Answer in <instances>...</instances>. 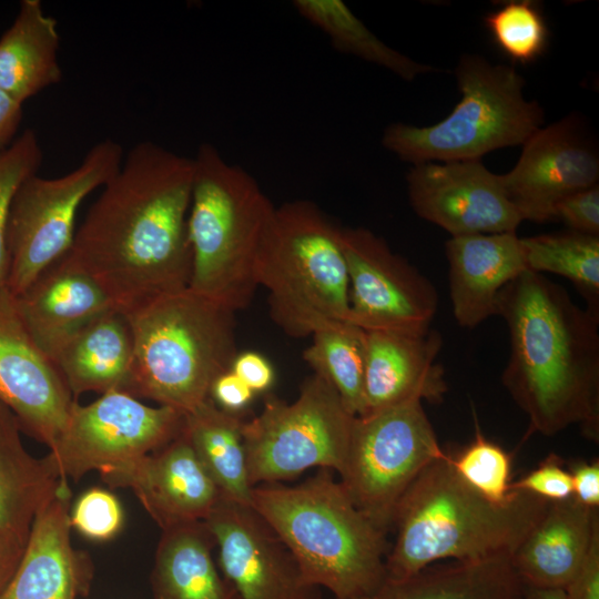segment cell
Returning a JSON list of instances; mask_svg holds the SVG:
<instances>
[{
	"label": "cell",
	"instance_id": "obj_6",
	"mask_svg": "<svg viewBox=\"0 0 599 599\" xmlns=\"http://www.w3.org/2000/svg\"><path fill=\"white\" fill-rule=\"evenodd\" d=\"M125 315L133 338L128 393L136 398L191 413L237 355L235 312L189 287Z\"/></svg>",
	"mask_w": 599,
	"mask_h": 599
},
{
	"label": "cell",
	"instance_id": "obj_9",
	"mask_svg": "<svg viewBox=\"0 0 599 599\" xmlns=\"http://www.w3.org/2000/svg\"><path fill=\"white\" fill-rule=\"evenodd\" d=\"M355 417L317 374L303 382L292 403L268 396L261 413L243 423L250 484H280L309 468L339 475Z\"/></svg>",
	"mask_w": 599,
	"mask_h": 599
},
{
	"label": "cell",
	"instance_id": "obj_30",
	"mask_svg": "<svg viewBox=\"0 0 599 599\" xmlns=\"http://www.w3.org/2000/svg\"><path fill=\"white\" fill-rule=\"evenodd\" d=\"M304 361L329 383L354 416L366 414V331L348 321L329 322L312 335Z\"/></svg>",
	"mask_w": 599,
	"mask_h": 599
},
{
	"label": "cell",
	"instance_id": "obj_43",
	"mask_svg": "<svg viewBox=\"0 0 599 599\" xmlns=\"http://www.w3.org/2000/svg\"><path fill=\"white\" fill-rule=\"evenodd\" d=\"M22 105L0 88V156L16 140L23 115Z\"/></svg>",
	"mask_w": 599,
	"mask_h": 599
},
{
	"label": "cell",
	"instance_id": "obj_4",
	"mask_svg": "<svg viewBox=\"0 0 599 599\" xmlns=\"http://www.w3.org/2000/svg\"><path fill=\"white\" fill-rule=\"evenodd\" d=\"M251 507L291 551L305 580L334 599H357L386 578V534L353 504L332 470L295 486L253 487Z\"/></svg>",
	"mask_w": 599,
	"mask_h": 599
},
{
	"label": "cell",
	"instance_id": "obj_38",
	"mask_svg": "<svg viewBox=\"0 0 599 599\" xmlns=\"http://www.w3.org/2000/svg\"><path fill=\"white\" fill-rule=\"evenodd\" d=\"M564 222L570 231L599 236L598 184L560 200L552 212V221Z\"/></svg>",
	"mask_w": 599,
	"mask_h": 599
},
{
	"label": "cell",
	"instance_id": "obj_2",
	"mask_svg": "<svg viewBox=\"0 0 599 599\" xmlns=\"http://www.w3.org/2000/svg\"><path fill=\"white\" fill-rule=\"evenodd\" d=\"M509 331L501 380L529 419V433L556 435L579 425L599 437V312L579 307L566 288L525 271L498 294Z\"/></svg>",
	"mask_w": 599,
	"mask_h": 599
},
{
	"label": "cell",
	"instance_id": "obj_41",
	"mask_svg": "<svg viewBox=\"0 0 599 599\" xmlns=\"http://www.w3.org/2000/svg\"><path fill=\"white\" fill-rule=\"evenodd\" d=\"M254 395L231 369L219 375L210 390V398L219 408L236 415L250 405Z\"/></svg>",
	"mask_w": 599,
	"mask_h": 599
},
{
	"label": "cell",
	"instance_id": "obj_26",
	"mask_svg": "<svg viewBox=\"0 0 599 599\" xmlns=\"http://www.w3.org/2000/svg\"><path fill=\"white\" fill-rule=\"evenodd\" d=\"M357 599H524V586L511 557L432 565L404 578L387 577Z\"/></svg>",
	"mask_w": 599,
	"mask_h": 599
},
{
	"label": "cell",
	"instance_id": "obj_27",
	"mask_svg": "<svg viewBox=\"0 0 599 599\" xmlns=\"http://www.w3.org/2000/svg\"><path fill=\"white\" fill-rule=\"evenodd\" d=\"M13 413L0 403V534L28 539L39 510L61 480L50 458L31 455Z\"/></svg>",
	"mask_w": 599,
	"mask_h": 599
},
{
	"label": "cell",
	"instance_id": "obj_16",
	"mask_svg": "<svg viewBox=\"0 0 599 599\" xmlns=\"http://www.w3.org/2000/svg\"><path fill=\"white\" fill-rule=\"evenodd\" d=\"M74 400L54 363L24 328L12 294L0 290V403L24 433L50 449Z\"/></svg>",
	"mask_w": 599,
	"mask_h": 599
},
{
	"label": "cell",
	"instance_id": "obj_28",
	"mask_svg": "<svg viewBox=\"0 0 599 599\" xmlns=\"http://www.w3.org/2000/svg\"><path fill=\"white\" fill-rule=\"evenodd\" d=\"M213 549L215 541L204 521L162 530L152 572L155 599H237Z\"/></svg>",
	"mask_w": 599,
	"mask_h": 599
},
{
	"label": "cell",
	"instance_id": "obj_10",
	"mask_svg": "<svg viewBox=\"0 0 599 599\" xmlns=\"http://www.w3.org/2000/svg\"><path fill=\"white\" fill-rule=\"evenodd\" d=\"M447 456L423 402L409 400L355 417L338 480L356 508L386 534L416 478Z\"/></svg>",
	"mask_w": 599,
	"mask_h": 599
},
{
	"label": "cell",
	"instance_id": "obj_37",
	"mask_svg": "<svg viewBox=\"0 0 599 599\" xmlns=\"http://www.w3.org/2000/svg\"><path fill=\"white\" fill-rule=\"evenodd\" d=\"M510 490L525 491L549 502L567 500L572 497L570 471L559 456L550 454L537 468L511 481Z\"/></svg>",
	"mask_w": 599,
	"mask_h": 599
},
{
	"label": "cell",
	"instance_id": "obj_21",
	"mask_svg": "<svg viewBox=\"0 0 599 599\" xmlns=\"http://www.w3.org/2000/svg\"><path fill=\"white\" fill-rule=\"evenodd\" d=\"M443 337L424 334L366 332L364 395L366 414L409 400L440 403L448 389L437 356Z\"/></svg>",
	"mask_w": 599,
	"mask_h": 599
},
{
	"label": "cell",
	"instance_id": "obj_5",
	"mask_svg": "<svg viewBox=\"0 0 599 599\" xmlns=\"http://www.w3.org/2000/svg\"><path fill=\"white\" fill-rule=\"evenodd\" d=\"M192 159L189 288L236 313L258 288L257 265L276 206L247 171L227 162L214 145L201 144Z\"/></svg>",
	"mask_w": 599,
	"mask_h": 599
},
{
	"label": "cell",
	"instance_id": "obj_11",
	"mask_svg": "<svg viewBox=\"0 0 599 599\" xmlns=\"http://www.w3.org/2000/svg\"><path fill=\"white\" fill-rule=\"evenodd\" d=\"M123 159L122 146L105 139L94 144L71 172L51 179L35 173L18 187L7 232V288L13 296L70 252L81 203L118 172Z\"/></svg>",
	"mask_w": 599,
	"mask_h": 599
},
{
	"label": "cell",
	"instance_id": "obj_8",
	"mask_svg": "<svg viewBox=\"0 0 599 599\" xmlns=\"http://www.w3.org/2000/svg\"><path fill=\"white\" fill-rule=\"evenodd\" d=\"M455 75L461 98L449 115L429 126L388 125L382 136L386 150L414 165L480 160L494 150L522 145L542 126L544 110L526 99L525 79L515 67L464 54Z\"/></svg>",
	"mask_w": 599,
	"mask_h": 599
},
{
	"label": "cell",
	"instance_id": "obj_34",
	"mask_svg": "<svg viewBox=\"0 0 599 599\" xmlns=\"http://www.w3.org/2000/svg\"><path fill=\"white\" fill-rule=\"evenodd\" d=\"M485 24L499 50L518 63H530L547 48L549 30L531 1H511L485 17Z\"/></svg>",
	"mask_w": 599,
	"mask_h": 599
},
{
	"label": "cell",
	"instance_id": "obj_35",
	"mask_svg": "<svg viewBox=\"0 0 599 599\" xmlns=\"http://www.w3.org/2000/svg\"><path fill=\"white\" fill-rule=\"evenodd\" d=\"M41 162L42 150L30 129L0 156V290L7 287L9 273L7 232L11 203L18 187L38 172Z\"/></svg>",
	"mask_w": 599,
	"mask_h": 599
},
{
	"label": "cell",
	"instance_id": "obj_12",
	"mask_svg": "<svg viewBox=\"0 0 599 599\" xmlns=\"http://www.w3.org/2000/svg\"><path fill=\"white\" fill-rule=\"evenodd\" d=\"M184 414L150 406L122 390L81 405L73 402L65 425L48 457L63 480H80L149 455L182 430Z\"/></svg>",
	"mask_w": 599,
	"mask_h": 599
},
{
	"label": "cell",
	"instance_id": "obj_45",
	"mask_svg": "<svg viewBox=\"0 0 599 599\" xmlns=\"http://www.w3.org/2000/svg\"><path fill=\"white\" fill-rule=\"evenodd\" d=\"M524 599H566L562 589H539L524 586Z\"/></svg>",
	"mask_w": 599,
	"mask_h": 599
},
{
	"label": "cell",
	"instance_id": "obj_39",
	"mask_svg": "<svg viewBox=\"0 0 599 599\" xmlns=\"http://www.w3.org/2000/svg\"><path fill=\"white\" fill-rule=\"evenodd\" d=\"M231 370L254 393H265L275 380V372L266 357L257 352L237 353Z\"/></svg>",
	"mask_w": 599,
	"mask_h": 599
},
{
	"label": "cell",
	"instance_id": "obj_23",
	"mask_svg": "<svg viewBox=\"0 0 599 599\" xmlns=\"http://www.w3.org/2000/svg\"><path fill=\"white\" fill-rule=\"evenodd\" d=\"M598 529V509L573 497L549 502L511 557L522 586L564 589L583 562Z\"/></svg>",
	"mask_w": 599,
	"mask_h": 599
},
{
	"label": "cell",
	"instance_id": "obj_7",
	"mask_svg": "<svg viewBox=\"0 0 599 599\" xmlns=\"http://www.w3.org/2000/svg\"><path fill=\"white\" fill-rule=\"evenodd\" d=\"M256 281L267 290L272 319L288 336H311L329 322L348 321L342 227L308 200L276 207Z\"/></svg>",
	"mask_w": 599,
	"mask_h": 599
},
{
	"label": "cell",
	"instance_id": "obj_3",
	"mask_svg": "<svg viewBox=\"0 0 599 599\" xmlns=\"http://www.w3.org/2000/svg\"><path fill=\"white\" fill-rule=\"evenodd\" d=\"M512 491L510 501L494 504L457 476L449 455L434 461L398 505L386 576L408 577L445 559L512 557L549 505L531 494Z\"/></svg>",
	"mask_w": 599,
	"mask_h": 599
},
{
	"label": "cell",
	"instance_id": "obj_14",
	"mask_svg": "<svg viewBox=\"0 0 599 599\" xmlns=\"http://www.w3.org/2000/svg\"><path fill=\"white\" fill-rule=\"evenodd\" d=\"M222 576L237 599H318L295 558L251 507L220 499L204 520Z\"/></svg>",
	"mask_w": 599,
	"mask_h": 599
},
{
	"label": "cell",
	"instance_id": "obj_15",
	"mask_svg": "<svg viewBox=\"0 0 599 599\" xmlns=\"http://www.w3.org/2000/svg\"><path fill=\"white\" fill-rule=\"evenodd\" d=\"M406 180L415 213L451 237L516 232L522 222L500 174L480 160L415 164Z\"/></svg>",
	"mask_w": 599,
	"mask_h": 599
},
{
	"label": "cell",
	"instance_id": "obj_42",
	"mask_svg": "<svg viewBox=\"0 0 599 599\" xmlns=\"http://www.w3.org/2000/svg\"><path fill=\"white\" fill-rule=\"evenodd\" d=\"M572 497L588 508L599 507V461H575L569 467Z\"/></svg>",
	"mask_w": 599,
	"mask_h": 599
},
{
	"label": "cell",
	"instance_id": "obj_44",
	"mask_svg": "<svg viewBox=\"0 0 599 599\" xmlns=\"http://www.w3.org/2000/svg\"><path fill=\"white\" fill-rule=\"evenodd\" d=\"M26 542V539L0 534V593L12 577Z\"/></svg>",
	"mask_w": 599,
	"mask_h": 599
},
{
	"label": "cell",
	"instance_id": "obj_31",
	"mask_svg": "<svg viewBox=\"0 0 599 599\" xmlns=\"http://www.w3.org/2000/svg\"><path fill=\"white\" fill-rule=\"evenodd\" d=\"M296 11L322 30L333 48L385 68L406 81L437 69L388 47L341 0H295Z\"/></svg>",
	"mask_w": 599,
	"mask_h": 599
},
{
	"label": "cell",
	"instance_id": "obj_24",
	"mask_svg": "<svg viewBox=\"0 0 599 599\" xmlns=\"http://www.w3.org/2000/svg\"><path fill=\"white\" fill-rule=\"evenodd\" d=\"M133 338L126 315L116 308L101 314L61 349L54 364L73 398L84 393H128Z\"/></svg>",
	"mask_w": 599,
	"mask_h": 599
},
{
	"label": "cell",
	"instance_id": "obj_33",
	"mask_svg": "<svg viewBox=\"0 0 599 599\" xmlns=\"http://www.w3.org/2000/svg\"><path fill=\"white\" fill-rule=\"evenodd\" d=\"M449 463L457 476L485 499L494 504L510 501L511 459L499 445L487 439L475 417V438Z\"/></svg>",
	"mask_w": 599,
	"mask_h": 599
},
{
	"label": "cell",
	"instance_id": "obj_36",
	"mask_svg": "<svg viewBox=\"0 0 599 599\" xmlns=\"http://www.w3.org/2000/svg\"><path fill=\"white\" fill-rule=\"evenodd\" d=\"M123 518L121 502L103 488L84 491L70 507L71 528L95 541L112 539L121 530Z\"/></svg>",
	"mask_w": 599,
	"mask_h": 599
},
{
	"label": "cell",
	"instance_id": "obj_1",
	"mask_svg": "<svg viewBox=\"0 0 599 599\" xmlns=\"http://www.w3.org/2000/svg\"><path fill=\"white\" fill-rule=\"evenodd\" d=\"M193 159L134 145L102 186L69 252L126 314L189 287Z\"/></svg>",
	"mask_w": 599,
	"mask_h": 599
},
{
	"label": "cell",
	"instance_id": "obj_32",
	"mask_svg": "<svg viewBox=\"0 0 599 599\" xmlns=\"http://www.w3.org/2000/svg\"><path fill=\"white\" fill-rule=\"evenodd\" d=\"M528 271L570 281L599 312V236L575 231L521 237Z\"/></svg>",
	"mask_w": 599,
	"mask_h": 599
},
{
	"label": "cell",
	"instance_id": "obj_25",
	"mask_svg": "<svg viewBox=\"0 0 599 599\" xmlns=\"http://www.w3.org/2000/svg\"><path fill=\"white\" fill-rule=\"evenodd\" d=\"M60 34L57 20L40 0H22L0 38V88L19 103L59 83Z\"/></svg>",
	"mask_w": 599,
	"mask_h": 599
},
{
	"label": "cell",
	"instance_id": "obj_29",
	"mask_svg": "<svg viewBox=\"0 0 599 599\" xmlns=\"http://www.w3.org/2000/svg\"><path fill=\"white\" fill-rule=\"evenodd\" d=\"M240 415L219 408L211 398L184 414L183 433L222 498L251 506L246 453Z\"/></svg>",
	"mask_w": 599,
	"mask_h": 599
},
{
	"label": "cell",
	"instance_id": "obj_40",
	"mask_svg": "<svg viewBox=\"0 0 599 599\" xmlns=\"http://www.w3.org/2000/svg\"><path fill=\"white\" fill-rule=\"evenodd\" d=\"M562 590L566 599H599V529L583 562Z\"/></svg>",
	"mask_w": 599,
	"mask_h": 599
},
{
	"label": "cell",
	"instance_id": "obj_22",
	"mask_svg": "<svg viewBox=\"0 0 599 599\" xmlns=\"http://www.w3.org/2000/svg\"><path fill=\"white\" fill-rule=\"evenodd\" d=\"M445 253L454 317L466 328L496 315L499 292L528 271L516 232L453 236Z\"/></svg>",
	"mask_w": 599,
	"mask_h": 599
},
{
	"label": "cell",
	"instance_id": "obj_17",
	"mask_svg": "<svg viewBox=\"0 0 599 599\" xmlns=\"http://www.w3.org/2000/svg\"><path fill=\"white\" fill-rule=\"evenodd\" d=\"M500 177L522 221H552L560 200L598 184L599 156L577 121L564 119L537 130Z\"/></svg>",
	"mask_w": 599,
	"mask_h": 599
},
{
	"label": "cell",
	"instance_id": "obj_18",
	"mask_svg": "<svg viewBox=\"0 0 599 599\" xmlns=\"http://www.w3.org/2000/svg\"><path fill=\"white\" fill-rule=\"evenodd\" d=\"M100 476L112 488L131 489L162 530L204 521L222 497L183 428L158 450Z\"/></svg>",
	"mask_w": 599,
	"mask_h": 599
},
{
	"label": "cell",
	"instance_id": "obj_20",
	"mask_svg": "<svg viewBox=\"0 0 599 599\" xmlns=\"http://www.w3.org/2000/svg\"><path fill=\"white\" fill-rule=\"evenodd\" d=\"M68 480L39 510L21 559L0 599H77L87 585L89 558L71 542Z\"/></svg>",
	"mask_w": 599,
	"mask_h": 599
},
{
	"label": "cell",
	"instance_id": "obj_13",
	"mask_svg": "<svg viewBox=\"0 0 599 599\" xmlns=\"http://www.w3.org/2000/svg\"><path fill=\"white\" fill-rule=\"evenodd\" d=\"M348 273V322L366 332L424 334L438 308L434 285L385 240L365 227H342Z\"/></svg>",
	"mask_w": 599,
	"mask_h": 599
},
{
	"label": "cell",
	"instance_id": "obj_19",
	"mask_svg": "<svg viewBox=\"0 0 599 599\" xmlns=\"http://www.w3.org/2000/svg\"><path fill=\"white\" fill-rule=\"evenodd\" d=\"M13 301L30 337L53 363L85 325L115 308L101 285L69 253Z\"/></svg>",
	"mask_w": 599,
	"mask_h": 599
}]
</instances>
